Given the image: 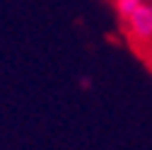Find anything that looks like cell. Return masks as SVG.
Here are the masks:
<instances>
[{
  "instance_id": "obj_1",
  "label": "cell",
  "mask_w": 152,
  "mask_h": 150,
  "mask_svg": "<svg viewBox=\"0 0 152 150\" xmlns=\"http://www.w3.org/2000/svg\"><path fill=\"white\" fill-rule=\"evenodd\" d=\"M118 27L126 36V41L138 53L145 49L152 51V0H140V5L128 17L118 20Z\"/></svg>"
},
{
  "instance_id": "obj_2",
  "label": "cell",
  "mask_w": 152,
  "mask_h": 150,
  "mask_svg": "<svg viewBox=\"0 0 152 150\" xmlns=\"http://www.w3.org/2000/svg\"><path fill=\"white\" fill-rule=\"evenodd\" d=\"M150 73H152V63H150Z\"/></svg>"
}]
</instances>
